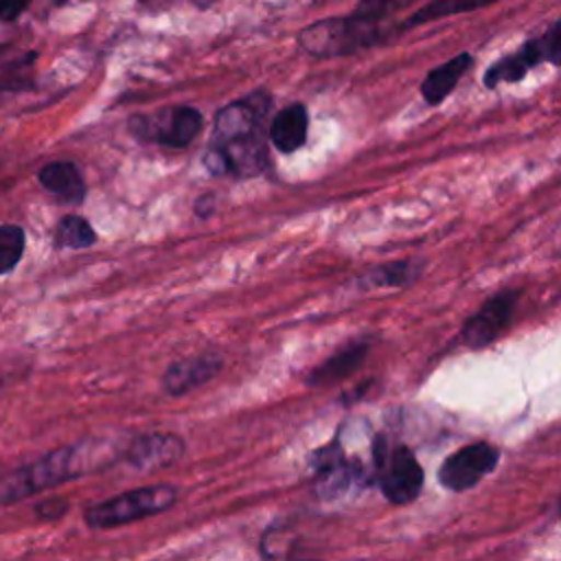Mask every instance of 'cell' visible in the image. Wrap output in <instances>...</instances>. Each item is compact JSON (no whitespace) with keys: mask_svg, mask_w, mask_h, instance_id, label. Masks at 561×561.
<instances>
[{"mask_svg":"<svg viewBox=\"0 0 561 561\" xmlns=\"http://www.w3.org/2000/svg\"><path fill=\"white\" fill-rule=\"evenodd\" d=\"M373 476L390 504L416 500L425 480L414 451L403 443H390L381 434L373 440Z\"/></svg>","mask_w":561,"mask_h":561,"instance_id":"7a4b0ae2","label":"cell"},{"mask_svg":"<svg viewBox=\"0 0 561 561\" xmlns=\"http://www.w3.org/2000/svg\"><path fill=\"white\" fill-rule=\"evenodd\" d=\"M28 2L31 0H2V20L4 22L15 20L28 7Z\"/></svg>","mask_w":561,"mask_h":561,"instance_id":"484cf974","label":"cell"},{"mask_svg":"<svg viewBox=\"0 0 561 561\" xmlns=\"http://www.w3.org/2000/svg\"><path fill=\"white\" fill-rule=\"evenodd\" d=\"M423 272V261L403 259L392 263H381L370 267L366 274L359 276V287L364 289H379V287H403L416 280Z\"/></svg>","mask_w":561,"mask_h":561,"instance_id":"ac0fdd59","label":"cell"},{"mask_svg":"<svg viewBox=\"0 0 561 561\" xmlns=\"http://www.w3.org/2000/svg\"><path fill=\"white\" fill-rule=\"evenodd\" d=\"M221 368H224V355L217 351H204L197 355H188V357H182V359L169 364V368L162 375V388L171 397H182L188 390L217 377L221 373Z\"/></svg>","mask_w":561,"mask_h":561,"instance_id":"7c38bea8","label":"cell"},{"mask_svg":"<svg viewBox=\"0 0 561 561\" xmlns=\"http://www.w3.org/2000/svg\"><path fill=\"white\" fill-rule=\"evenodd\" d=\"M112 451L96 440H79L75 445L57 447L37 460H31L9 471L0 482V504L9 506L37 491L59 486L88 471L101 469L110 462Z\"/></svg>","mask_w":561,"mask_h":561,"instance_id":"6da1fadb","label":"cell"},{"mask_svg":"<svg viewBox=\"0 0 561 561\" xmlns=\"http://www.w3.org/2000/svg\"><path fill=\"white\" fill-rule=\"evenodd\" d=\"M379 39L377 24L362 22L353 15L320 20L298 33V46L313 57L348 55L357 48L373 46Z\"/></svg>","mask_w":561,"mask_h":561,"instance_id":"277c9868","label":"cell"},{"mask_svg":"<svg viewBox=\"0 0 561 561\" xmlns=\"http://www.w3.org/2000/svg\"><path fill=\"white\" fill-rule=\"evenodd\" d=\"M311 469L320 500H337L366 478L364 465L355 458L348 460L337 440H331L311 454Z\"/></svg>","mask_w":561,"mask_h":561,"instance_id":"52a82bcc","label":"cell"},{"mask_svg":"<svg viewBox=\"0 0 561 561\" xmlns=\"http://www.w3.org/2000/svg\"><path fill=\"white\" fill-rule=\"evenodd\" d=\"M473 57L469 53H460L451 57L449 61L432 68L427 77L421 81V96L425 99L427 105H438L443 103L449 92L456 88L460 77L471 68Z\"/></svg>","mask_w":561,"mask_h":561,"instance_id":"e0dca14e","label":"cell"},{"mask_svg":"<svg viewBox=\"0 0 561 561\" xmlns=\"http://www.w3.org/2000/svg\"><path fill=\"white\" fill-rule=\"evenodd\" d=\"M370 344L366 340H357L346 344L344 348H340L337 353H333L331 357H327L322 364H318L316 368H311V373L307 375V386L311 388H324L331 383H337L342 379H346L351 373H355L362 362L368 355Z\"/></svg>","mask_w":561,"mask_h":561,"instance_id":"5bb4252c","label":"cell"},{"mask_svg":"<svg viewBox=\"0 0 561 561\" xmlns=\"http://www.w3.org/2000/svg\"><path fill=\"white\" fill-rule=\"evenodd\" d=\"M414 0H357L353 18L370 24H379L383 18L410 7Z\"/></svg>","mask_w":561,"mask_h":561,"instance_id":"7402d4cb","label":"cell"},{"mask_svg":"<svg viewBox=\"0 0 561 561\" xmlns=\"http://www.w3.org/2000/svg\"><path fill=\"white\" fill-rule=\"evenodd\" d=\"M37 180L61 204L77 206L85 199V180L75 162L53 160L39 169Z\"/></svg>","mask_w":561,"mask_h":561,"instance_id":"4fadbf2b","label":"cell"},{"mask_svg":"<svg viewBox=\"0 0 561 561\" xmlns=\"http://www.w3.org/2000/svg\"><path fill=\"white\" fill-rule=\"evenodd\" d=\"M559 515H561V504H559Z\"/></svg>","mask_w":561,"mask_h":561,"instance_id":"4316f807","label":"cell"},{"mask_svg":"<svg viewBox=\"0 0 561 561\" xmlns=\"http://www.w3.org/2000/svg\"><path fill=\"white\" fill-rule=\"evenodd\" d=\"M68 511V502L61 497H48L39 504H35V513L39 515V519H57Z\"/></svg>","mask_w":561,"mask_h":561,"instance_id":"cb8c5ba5","label":"cell"},{"mask_svg":"<svg viewBox=\"0 0 561 561\" xmlns=\"http://www.w3.org/2000/svg\"><path fill=\"white\" fill-rule=\"evenodd\" d=\"M186 445L178 434L153 432L136 436L123 451V458L129 467L138 471H156L173 465L182 458Z\"/></svg>","mask_w":561,"mask_h":561,"instance_id":"8fae6325","label":"cell"},{"mask_svg":"<svg viewBox=\"0 0 561 561\" xmlns=\"http://www.w3.org/2000/svg\"><path fill=\"white\" fill-rule=\"evenodd\" d=\"M497 447L480 440L449 454L438 467V482L449 491H467L497 467Z\"/></svg>","mask_w":561,"mask_h":561,"instance_id":"ba28073f","label":"cell"},{"mask_svg":"<svg viewBox=\"0 0 561 561\" xmlns=\"http://www.w3.org/2000/svg\"><path fill=\"white\" fill-rule=\"evenodd\" d=\"M517 305V291L506 289L491 296L462 327V344L478 351L497 340L513 320Z\"/></svg>","mask_w":561,"mask_h":561,"instance_id":"30bf717a","label":"cell"},{"mask_svg":"<svg viewBox=\"0 0 561 561\" xmlns=\"http://www.w3.org/2000/svg\"><path fill=\"white\" fill-rule=\"evenodd\" d=\"M202 164L210 175H234V178H254L270 167L265 136L252 134L230 142H215L206 149Z\"/></svg>","mask_w":561,"mask_h":561,"instance_id":"8992f818","label":"cell"},{"mask_svg":"<svg viewBox=\"0 0 561 561\" xmlns=\"http://www.w3.org/2000/svg\"><path fill=\"white\" fill-rule=\"evenodd\" d=\"M543 61V53H541V44L539 37L524 42V46L502 59H497L495 64H491L484 72V85L486 88H495L500 83H515L522 81L526 77V72L535 66H539Z\"/></svg>","mask_w":561,"mask_h":561,"instance_id":"9a60e30c","label":"cell"},{"mask_svg":"<svg viewBox=\"0 0 561 561\" xmlns=\"http://www.w3.org/2000/svg\"><path fill=\"white\" fill-rule=\"evenodd\" d=\"M175 500L178 489L173 484H147L88 506L83 522L96 530L116 528L164 513Z\"/></svg>","mask_w":561,"mask_h":561,"instance_id":"3957f363","label":"cell"},{"mask_svg":"<svg viewBox=\"0 0 561 561\" xmlns=\"http://www.w3.org/2000/svg\"><path fill=\"white\" fill-rule=\"evenodd\" d=\"M26 245L24 228L18 224H4L0 228V272L2 276L11 274L20 263Z\"/></svg>","mask_w":561,"mask_h":561,"instance_id":"44dd1931","label":"cell"},{"mask_svg":"<svg viewBox=\"0 0 561 561\" xmlns=\"http://www.w3.org/2000/svg\"><path fill=\"white\" fill-rule=\"evenodd\" d=\"M96 243L92 224L81 215H64L53 232V245L57 250H85Z\"/></svg>","mask_w":561,"mask_h":561,"instance_id":"d6986e66","label":"cell"},{"mask_svg":"<svg viewBox=\"0 0 561 561\" xmlns=\"http://www.w3.org/2000/svg\"><path fill=\"white\" fill-rule=\"evenodd\" d=\"M309 112L302 103L283 107L270 123V140L280 153H294L307 142Z\"/></svg>","mask_w":561,"mask_h":561,"instance_id":"2e32d148","label":"cell"},{"mask_svg":"<svg viewBox=\"0 0 561 561\" xmlns=\"http://www.w3.org/2000/svg\"><path fill=\"white\" fill-rule=\"evenodd\" d=\"M215 195L213 193H202L195 202H193V213L199 217V219H208L213 213H215Z\"/></svg>","mask_w":561,"mask_h":561,"instance_id":"d4e9b609","label":"cell"},{"mask_svg":"<svg viewBox=\"0 0 561 561\" xmlns=\"http://www.w3.org/2000/svg\"><path fill=\"white\" fill-rule=\"evenodd\" d=\"M543 61L561 66V18L539 37Z\"/></svg>","mask_w":561,"mask_h":561,"instance_id":"603a6c76","label":"cell"},{"mask_svg":"<svg viewBox=\"0 0 561 561\" xmlns=\"http://www.w3.org/2000/svg\"><path fill=\"white\" fill-rule=\"evenodd\" d=\"M272 99L265 90H256L243 99L224 105L215 114V142H230L261 131Z\"/></svg>","mask_w":561,"mask_h":561,"instance_id":"9c48e42d","label":"cell"},{"mask_svg":"<svg viewBox=\"0 0 561 561\" xmlns=\"http://www.w3.org/2000/svg\"><path fill=\"white\" fill-rule=\"evenodd\" d=\"M493 2H497V0H432L425 7H421L416 13H412L403 22V26L405 28L421 26L425 22H432V20H438V18H447V15H454V13H462V11H473V9L493 4Z\"/></svg>","mask_w":561,"mask_h":561,"instance_id":"ffe728a7","label":"cell"},{"mask_svg":"<svg viewBox=\"0 0 561 561\" xmlns=\"http://www.w3.org/2000/svg\"><path fill=\"white\" fill-rule=\"evenodd\" d=\"M129 131L142 142H158L171 149L188 147L204 127V116L193 105H178L153 116L136 114L129 118Z\"/></svg>","mask_w":561,"mask_h":561,"instance_id":"5b68a950","label":"cell"}]
</instances>
